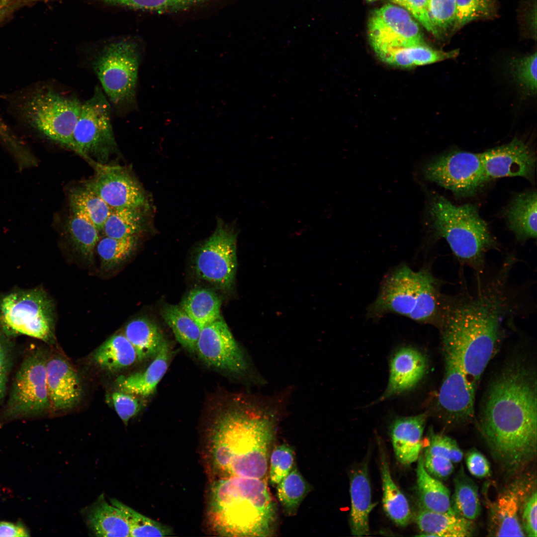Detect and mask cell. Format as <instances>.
I'll list each match as a JSON object with an SVG mask.
<instances>
[{
  "mask_svg": "<svg viewBox=\"0 0 537 537\" xmlns=\"http://www.w3.org/2000/svg\"><path fill=\"white\" fill-rule=\"evenodd\" d=\"M426 180L452 191L457 197L473 196L485 183L480 154L454 151L437 156L421 169Z\"/></svg>",
  "mask_w": 537,
  "mask_h": 537,
  "instance_id": "7c38bea8",
  "label": "cell"
},
{
  "mask_svg": "<svg viewBox=\"0 0 537 537\" xmlns=\"http://www.w3.org/2000/svg\"><path fill=\"white\" fill-rule=\"evenodd\" d=\"M443 343L445 369L438 404L448 422H468L474 417L475 392L467 382L455 349L447 342Z\"/></svg>",
  "mask_w": 537,
  "mask_h": 537,
  "instance_id": "5bb4252c",
  "label": "cell"
},
{
  "mask_svg": "<svg viewBox=\"0 0 537 537\" xmlns=\"http://www.w3.org/2000/svg\"><path fill=\"white\" fill-rule=\"evenodd\" d=\"M293 388L271 395L235 394L216 415L209 433L213 479L231 476L263 479L269 447L286 415Z\"/></svg>",
  "mask_w": 537,
  "mask_h": 537,
  "instance_id": "6da1fadb",
  "label": "cell"
},
{
  "mask_svg": "<svg viewBox=\"0 0 537 537\" xmlns=\"http://www.w3.org/2000/svg\"><path fill=\"white\" fill-rule=\"evenodd\" d=\"M161 315L181 345L190 353L195 352L201 328L180 306L167 305L161 310Z\"/></svg>",
  "mask_w": 537,
  "mask_h": 537,
  "instance_id": "d590c367",
  "label": "cell"
},
{
  "mask_svg": "<svg viewBox=\"0 0 537 537\" xmlns=\"http://www.w3.org/2000/svg\"><path fill=\"white\" fill-rule=\"evenodd\" d=\"M4 375V361L3 358H0V387L2 383Z\"/></svg>",
  "mask_w": 537,
  "mask_h": 537,
  "instance_id": "6f0895ef",
  "label": "cell"
},
{
  "mask_svg": "<svg viewBox=\"0 0 537 537\" xmlns=\"http://www.w3.org/2000/svg\"><path fill=\"white\" fill-rule=\"evenodd\" d=\"M426 420V414H422L398 419L392 425V445L401 463L408 465L418 460L423 446Z\"/></svg>",
  "mask_w": 537,
  "mask_h": 537,
  "instance_id": "7402d4cb",
  "label": "cell"
},
{
  "mask_svg": "<svg viewBox=\"0 0 537 537\" xmlns=\"http://www.w3.org/2000/svg\"><path fill=\"white\" fill-rule=\"evenodd\" d=\"M380 469L382 483V503L388 517L397 525H407L411 512L406 497L398 488L390 474L385 454L380 449Z\"/></svg>",
  "mask_w": 537,
  "mask_h": 537,
  "instance_id": "1f68e13d",
  "label": "cell"
},
{
  "mask_svg": "<svg viewBox=\"0 0 537 537\" xmlns=\"http://www.w3.org/2000/svg\"><path fill=\"white\" fill-rule=\"evenodd\" d=\"M480 155L486 182L506 177L533 179L536 155L522 140L514 139L508 144L490 149Z\"/></svg>",
  "mask_w": 537,
  "mask_h": 537,
  "instance_id": "ac0fdd59",
  "label": "cell"
},
{
  "mask_svg": "<svg viewBox=\"0 0 537 537\" xmlns=\"http://www.w3.org/2000/svg\"><path fill=\"white\" fill-rule=\"evenodd\" d=\"M47 359L39 353L23 362L13 386L10 406L16 414H37L50 409L46 379Z\"/></svg>",
  "mask_w": 537,
  "mask_h": 537,
  "instance_id": "2e32d148",
  "label": "cell"
},
{
  "mask_svg": "<svg viewBox=\"0 0 537 537\" xmlns=\"http://www.w3.org/2000/svg\"><path fill=\"white\" fill-rule=\"evenodd\" d=\"M143 209L127 207L111 209L102 231L105 236L115 239L136 235L144 228Z\"/></svg>",
  "mask_w": 537,
  "mask_h": 537,
  "instance_id": "8d00e7d4",
  "label": "cell"
},
{
  "mask_svg": "<svg viewBox=\"0 0 537 537\" xmlns=\"http://www.w3.org/2000/svg\"><path fill=\"white\" fill-rule=\"evenodd\" d=\"M537 200L536 191L521 193L514 197L506 209L509 227L521 241L537 238Z\"/></svg>",
  "mask_w": 537,
  "mask_h": 537,
  "instance_id": "4316f807",
  "label": "cell"
},
{
  "mask_svg": "<svg viewBox=\"0 0 537 537\" xmlns=\"http://www.w3.org/2000/svg\"><path fill=\"white\" fill-rule=\"evenodd\" d=\"M429 32L435 36L439 34L433 25L428 11V0H408L406 8Z\"/></svg>",
  "mask_w": 537,
  "mask_h": 537,
  "instance_id": "f907efd6",
  "label": "cell"
},
{
  "mask_svg": "<svg viewBox=\"0 0 537 537\" xmlns=\"http://www.w3.org/2000/svg\"><path fill=\"white\" fill-rule=\"evenodd\" d=\"M276 495L287 515H294L303 499L310 490V486L296 467L276 484Z\"/></svg>",
  "mask_w": 537,
  "mask_h": 537,
  "instance_id": "f35d334b",
  "label": "cell"
},
{
  "mask_svg": "<svg viewBox=\"0 0 537 537\" xmlns=\"http://www.w3.org/2000/svg\"><path fill=\"white\" fill-rule=\"evenodd\" d=\"M418 461L417 487L422 508L439 513L452 511L448 488L427 472L422 455H420Z\"/></svg>",
  "mask_w": 537,
  "mask_h": 537,
  "instance_id": "4dcf8cb0",
  "label": "cell"
},
{
  "mask_svg": "<svg viewBox=\"0 0 537 537\" xmlns=\"http://www.w3.org/2000/svg\"><path fill=\"white\" fill-rule=\"evenodd\" d=\"M427 367L425 357L411 348H403L391 359L388 384L380 400L407 391L423 377Z\"/></svg>",
  "mask_w": 537,
  "mask_h": 537,
  "instance_id": "ffe728a7",
  "label": "cell"
},
{
  "mask_svg": "<svg viewBox=\"0 0 537 537\" xmlns=\"http://www.w3.org/2000/svg\"><path fill=\"white\" fill-rule=\"evenodd\" d=\"M103 1L122 5L135 9H141L142 0H99Z\"/></svg>",
  "mask_w": 537,
  "mask_h": 537,
  "instance_id": "11a10c76",
  "label": "cell"
},
{
  "mask_svg": "<svg viewBox=\"0 0 537 537\" xmlns=\"http://www.w3.org/2000/svg\"><path fill=\"white\" fill-rule=\"evenodd\" d=\"M416 522L422 533L420 536L465 537L471 536L473 533L471 521L453 510L439 513L422 508L418 512Z\"/></svg>",
  "mask_w": 537,
  "mask_h": 537,
  "instance_id": "484cf974",
  "label": "cell"
},
{
  "mask_svg": "<svg viewBox=\"0 0 537 537\" xmlns=\"http://www.w3.org/2000/svg\"><path fill=\"white\" fill-rule=\"evenodd\" d=\"M195 353L206 364L227 372L251 386L261 387L267 383L221 316L201 329Z\"/></svg>",
  "mask_w": 537,
  "mask_h": 537,
  "instance_id": "9c48e42d",
  "label": "cell"
},
{
  "mask_svg": "<svg viewBox=\"0 0 537 537\" xmlns=\"http://www.w3.org/2000/svg\"><path fill=\"white\" fill-rule=\"evenodd\" d=\"M46 379L50 409L66 411L79 404L83 395L81 380L66 358L55 355L47 360Z\"/></svg>",
  "mask_w": 537,
  "mask_h": 537,
  "instance_id": "d6986e66",
  "label": "cell"
},
{
  "mask_svg": "<svg viewBox=\"0 0 537 537\" xmlns=\"http://www.w3.org/2000/svg\"><path fill=\"white\" fill-rule=\"evenodd\" d=\"M111 113L109 101L96 87L92 96L82 104L73 134L75 152L100 164L107 161L117 148Z\"/></svg>",
  "mask_w": 537,
  "mask_h": 537,
  "instance_id": "8fae6325",
  "label": "cell"
},
{
  "mask_svg": "<svg viewBox=\"0 0 537 537\" xmlns=\"http://www.w3.org/2000/svg\"><path fill=\"white\" fill-rule=\"evenodd\" d=\"M84 186L98 195L111 208L147 207L144 191L127 171L117 167L102 168Z\"/></svg>",
  "mask_w": 537,
  "mask_h": 537,
  "instance_id": "e0dca14e",
  "label": "cell"
},
{
  "mask_svg": "<svg viewBox=\"0 0 537 537\" xmlns=\"http://www.w3.org/2000/svg\"><path fill=\"white\" fill-rule=\"evenodd\" d=\"M423 459L427 472L437 479L448 478L453 470V462L443 456L425 452Z\"/></svg>",
  "mask_w": 537,
  "mask_h": 537,
  "instance_id": "c3c4849f",
  "label": "cell"
},
{
  "mask_svg": "<svg viewBox=\"0 0 537 537\" xmlns=\"http://www.w3.org/2000/svg\"><path fill=\"white\" fill-rule=\"evenodd\" d=\"M392 2L397 4L405 8L407 6L408 0H390Z\"/></svg>",
  "mask_w": 537,
  "mask_h": 537,
  "instance_id": "680465c9",
  "label": "cell"
},
{
  "mask_svg": "<svg viewBox=\"0 0 537 537\" xmlns=\"http://www.w3.org/2000/svg\"><path fill=\"white\" fill-rule=\"evenodd\" d=\"M0 137L2 138L5 141L9 142V144L12 145L15 143L13 142L14 139L13 138V136L10 134L7 126L3 122V121L0 119Z\"/></svg>",
  "mask_w": 537,
  "mask_h": 537,
  "instance_id": "9f6ffc18",
  "label": "cell"
},
{
  "mask_svg": "<svg viewBox=\"0 0 537 537\" xmlns=\"http://www.w3.org/2000/svg\"><path fill=\"white\" fill-rule=\"evenodd\" d=\"M69 200L72 212L84 215L99 232L102 231L111 210L104 200L85 186L72 189L69 194Z\"/></svg>",
  "mask_w": 537,
  "mask_h": 537,
  "instance_id": "e575fe53",
  "label": "cell"
},
{
  "mask_svg": "<svg viewBox=\"0 0 537 537\" xmlns=\"http://www.w3.org/2000/svg\"><path fill=\"white\" fill-rule=\"evenodd\" d=\"M141 53L128 39L109 43L91 61L92 68L111 105L120 113L136 107L138 72Z\"/></svg>",
  "mask_w": 537,
  "mask_h": 537,
  "instance_id": "52a82bcc",
  "label": "cell"
},
{
  "mask_svg": "<svg viewBox=\"0 0 537 537\" xmlns=\"http://www.w3.org/2000/svg\"><path fill=\"white\" fill-rule=\"evenodd\" d=\"M66 231L76 253L86 262L92 263L95 247L99 240V232L95 226L84 215L72 212Z\"/></svg>",
  "mask_w": 537,
  "mask_h": 537,
  "instance_id": "d6a6232c",
  "label": "cell"
},
{
  "mask_svg": "<svg viewBox=\"0 0 537 537\" xmlns=\"http://www.w3.org/2000/svg\"><path fill=\"white\" fill-rule=\"evenodd\" d=\"M537 492L530 496L526 503L522 514L523 529L529 537H536L537 532Z\"/></svg>",
  "mask_w": 537,
  "mask_h": 537,
  "instance_id": "681fc988",
  "label": "cell"
},
{
  "mask_svg": "<svg viewBox=\"0 0 537 537\" xmlns=\"http://www.w3.org/2000/svg\"><path fill=\"white\" fill-rule=\"evenodd\" d=\"M453 28L458 29L476 19L488 16L493 9L492 0H455Z\"/></svg>",
  "mask_w": 537,
  "mask_h": 537,
  "instance_id": "b9f144b4",
  "label": "cell"
},
{
  "mask_svg": "<svg viewBox=\"0 0 537 537\" xmlns=\"http://www.w3.org/2000/svg\"><path fill=\"white\" fill-rule=\"evenodd\" d=\"M112 405L125 425L141 410L143 404L138 396L118 390L110 396Z\"/></svg>",
  "mask_w": 537,
  "mask_h": 537,
  "instance_id": "bcb514c9",
  "label": "cell"
},
{
  "mask_svg": "<svg viewBox=\"0 0 537 537\" xmlns=\"http://www.w3.org/2000/svg\"><path fill=\"white\" fill-rule=\"evenodd\" d=\"M428 11L431 21L439 34L453 28L455 0H428Z\"/></svg>",
  "mask_w": 537,
  "mask_h": 537,
  "instance_id": "ee69618b",
  "label": "cell"
},
{
  "mask_svg": "<svg viewBox=\"0 0 537 537\" xmlns=\"http://www.w3.org/2000/svg\"><path fill=\"white\" fill-rule=\"evenodd\" d=\"M92 358L101 368L116 372L130 366L137 360L136 351L124 334H114L94 352Z\"/></svg>",
  "mask_w": 537,
  "mask_h": 537,
  "instance_id": "f546056e",
  "label": "cell"
},
{
  "mask_svg": "<svg viewBox=\"0 0 537 537\" xmlns=\"http://www.w3.org/2000/svg\"><path fill=\"white\" fill-rule=\"evenodd\" d=\"M2 347H1V344H0V358H3V353H2Z\"/></svg>",
  "mask_w": 537,
  "mask_h": 537,
  "instance_id": "91938a15",
  "label": "cell"
},
{
  "mask_svg": "<svg viewBox=\"0 0 537 537\" xmlns=\"http://www.w3.org/2000/svg\"><path fill=\"white\" fill-rule=\"evenodd\" d=\"M454 492L451 508L460 516L471 521L478 518L481 511L478 489L473 481L461 468L454 480Z\"/></svg>",
  "mask_w": 537,
  "mask_h": 537,
  "instance_id": "74e56055",
  "label": "cell"
},
{
  "mask_svg": "<svg viewBox=\"0 0 537 537\" xmlns=\"http://www.w3.org/2000/svg\"><path fill=\"white\" fill-rule=\"evenodd\" d=\"M384 63L409 68L449 59V52L436 50L425 43L407 47H390L374 50Z\"/></svg>",
  "mask_w": 537,
  "mask_h": 537,
  "instance_id": "83f0119b",
  "label": "cell"
},
{
  "mask_svg": "<svg viewBox=\"0 0 537 537\" xmlns=\"http://www.w3.org/2000/svg\"><path fill=\"white\" fill-rule=\"evenodd\" d=\"M428 199L427 221L434 235L445 239L461 262L481 270L486 253L497 244L477 208L454 205L439 194Z\"/></svg>",
  "mask_w": 537,
  "mask_h": 537,
  "instance_id": "5b68a950",
  "label": "cell"
},
{
  "mask_svg": "<svg viewBox=\"0 0 537 537\" xmlns=\"http://www.w3.org/2000/svg\"><path fill=\"white\" fill-rule=\"evenodd\" d=\"M350 495L351 533L356 537L367 536L369 534V514L375 504L371 501V487L366 464L358 467L352 474Z\"/></svg>",
  "mask_w": 537,
  "mask_h": 537,
  "instance_id": "603a6c76",
  "label": "cell"
},
{
  "mask_svg": "<svg viewBox=\"0 0 537 537\" xmlns=\"http://www.w3.org/2000/svg\"><path fill=\"white\" fill-rule=\"evenodd\" d=\"M123 334L133 346L139 361L155 356L166 341L158 326L143 317L130 321Z\"/></svg>",
  "mask_w": 537,
  "mask_h": 537,
  "instance_id": "f1b7e54d",
  "label": "cell"
},
{
  "mask_svg": "<svg viewBox=\"0 0 537 537\" xmlns=\"http://www.w3.org/2000/svg\"><path fill=\"white\" fill-rule=\"evenodd\" d=\"M440 295L437 280L429 270L415 271L406 265L401 266L383 279L367 314L374 319L394 313L412 320L420 319L435 309Z\"/></svg>",
  "mask_w": 537,
  "mask_h": 537,
  "instance_id": "8992f818",
  "label": "cell"
},
{
  "mask_svg": "<svg viewBox=\"0 0 537 537\" xmlns=\"http://www.w3.org/2000/svg\"><path fill=\"white\" fill-rule=\"evenodd\" d=\"M209 518L215 533L228 537H267L273 533L276 506L261 479H213Z\"/></svg>",
  "mask_w": 537,
  "mask_h": 537,
  "instance_id": "277c9868",
  "label": "cell"
},
{
  "mask_svg": "<svg viewBox=\"0 0 537 537\" xmlns=\"http://www.w3.org/2000/svg\"><path fill=\"white\" fill-rule=\"evenodd\" d=\"M294 453L292 448L286 444L276 446L270 459L269 479L272 485L277 484L294 466Z\"/></svg>",
  "mask_w": 537,
  "mask_h": 537,
  "instance_id": "7bdbcfd3",
  "label": "cell"
},
{
  "mask_svg": "<svg viewBox=\"0 0 537 537\" xmlns=\"http://www.w3.org/2000/svg\"><path fill=\"white\" fill-rule=\"evenodd\" d=\"M368 35L374 50L425 43L418 24L407 10L390 4L372 12Z\"/></svg>",
  "mask_w": 537,
  "mask_h": 537,
  "instance_id": "9a60e30c",
  "label": "cell"
},
{
  "mask_svg": "<svg viewBox=\"0 0 537 537\" xmlns=\"http://www.w3.org/2000/svg\"><path fill=\"white\" fill-rule=\"evenodd\" d=\"M237 266L236 234L218 220L213 233L197 251L195 272L218 288L229 290L234 283Z\"/></svg>",
  "mask_w": 537,
  "mask_h": 537,
  "instance_id": "4fadbf2b",
  "label": "cell"
},
{
  "mask_svg": "<svg viewBox=\"0 0 537 537\" xmlns=\"http://www.w3.org/2000/svg\"><path fill=\"white\" fill-rule=\"evenodd\" d=\"M137 243L136 235L122 239L105 236L99 240L96 249L101 268L108 270L121 264L133 252Z\"/></svg>",
  "mask_w": 537,
  "mask_h": 537,
  "instance_id": "ab89813d",
  "label": "cell"
},
{
  "mask_svg": "<svg viewBox=\"0 0 537 537\" xmlns=\"http://www.w3.org/2000/svg\"><path fill=\"white\" fill-rule=\"evenodd\" d=\"M425 452L443 456L453 463L460 462L463 457V452L456 442L440 434L432 435Z\"/></svg>",
  "mask_w": 537,
  "mask_h": 537,
  "instance_id": "7dc6e473",
  "label": "cell"
},
{
  "mask_svg": "<svg viewBox=\"0 0 537 537\" xmlns=\"http://www.w3.org/2000/svg\"><path fill=\"white\" fill-rule=\"evenodd\" d=\"M43 290L13 291L0 298V324L10 333L26 335L49 344L55 342V313Z\"/></svg>",
  "mask_w": 537,
  "mask_h": 537,
  "instance_id": "30bf717a",
  "label": "cell"
},
{
  "mask_svg": "<svg viewBox=\"0 0 537 537\" xmlns=\"http://www.w3.org/2000/svg\"><path fill=\"white\" fill-rule=\"evenodd\" d=\"M82 514L90 533L96 537H130V528L120 509L101 494Z\"/></svg>",
  "mask_w": 537,
  "mask_h": 537,
  "instance_id": "44dd1931",
  "label": "cell"
},
{
  "mask_svg": "<svg viewBox=\"0 0 537 537\" xmlns=\"http://www.w3.org/2000/svg\"><path fill=\"white\" fill-rule=\"evenodd\" d=\"M466 464L469 472L476 477H485L490 474V466L488 460L477 450H472L467 454Z\"/></svg>",
  "mask_w": 537,
  "mask_h": 537,
  "instance_id": "816d5d0a",
  "label": "cell"
},
{
  "mask_svg": "<svg viewBox=\"0 0 537 537\" xmlns=\"http://www.w3.org/2000/svg\"><path fill=\"white\" fill-rule=\"evenodd\" d=\"M494 459L514 472L535 456L537 442V382L533 371L516 361L492 382L480 421Z\"/></svg>",
  "mask_w": 537,
  "mask_h": 537,
  "instance_id": "7a4b0ae2",
  "label": "cell"
},
{
  "mask_svg": "<svg viewBox=\"0 0 537 537\" xmlns=\"http://www.w3.org/2000/svg\"><path fill=\"white\" fill-rule=\"evenodd\" d=\"M24 2L25 0H0V18L16 5Z\"/></svg>",
  "mask_w": 537,
  "mask_h": 537,
  "instance_id": "db71d44e",
  "label": "cell"
},
{
  "mask_svg": "<svg viewBox=\"0 0 537 537\" xmlns=\"http://www.w3.org/2000/svg\"><path fill=\"white\" fill-rule=\"evenodd\" d=\"M82 104L76 95L43 87L28 97L22 110L32 127L48 139L74 151L73 134Z\"/></svg>",
  "mask_w": 537,
  "mask_h": 537,
  "instance_id": "ba28073f",
  "label": "cell"
},
{
  "mask_svg": "<svg viewBox=\"0 0 537 537\" xmlns=\"http://www.w3.org/2000/svg\"><path fill=\"white\" fill-rule=\"evenodd\" d=\"M501 282L446 308L440 324L443 341L456 351L467 382L475 392L501 336L507 297Z\"/></svg>",
  "mask_w": 537,
  "mask_h": 537,
  "instance_id": "3957f363",
  "label": "cell"
},
{
  "mask_svg": "<svg viewBox=\"0 0 537 537\" xmlns=\"http://www.w3.org/2000/svg\"><path fill=\"white\" fill-rule=\"evenodd\" d=\"M221 300L213 291L205 288L190 291L180 306L201 329L220 316Z\"/></svg>",
  "mask_w": 537,
  "mask_h": 537,
  "instance_id": "836d02e7",
  "label": "cell"
},
{
  "mask_svg": "<svg viewBox=\"0 0 537 537\" xmlns=\"http://www.w3.org/2000/svg\"><path fill=\"white\" fill-rule=\"evenodd\" d=\"M110 502L124 515L130 528V537H165L172 534L167 526L141 514L120 501L112 499Z\"/></svg>",
  "mask_w": 537,
  "mask_h": 537,
  "instance_id": "60d3db41",
  "label": "cell"
},
{
  "mask_svg": "<svg viewBox=\"0 0 537 537\" xmlns=\"http://www.w3.org/2000/svg\"><path fill=\"white\" fill-rule=\"evenodd\" d=\"M520 494L511 488L500 494L491 505L489 515L490 533L497 537H524L519 511Z\"/></svg>",
  "mask_w": 537,
  "mask_h": 537,
  "instance_id": "cb8c5ba5",
  "label": "cell"
},
{
  "mask_svg": "<svg viewBox=\"0 0 537 537\" xmlns=\"http://www.w3.org/2000/svg\"><path fill=\"white\" fill-rule=\"evenodd\" d=\"M170 356V348L166 341L145 370L117 378L118 389L143 397L152 395L168 369Z\"/></svg>",
  "mask_w": 537,
  "mask_h": 537,
  "instance_id": "d4e9b609",
  "label": "cell"
},
{
  "mask_svg": "<svg viewBox=\"0 0 537 537\" xmlns=\"http://www.w3.org/2000/svg\"><path fill=\"white\" fill-rule=\"evenodd\" d=\"M28 536V533L23 527L9 522H0V537H23Z\"/></svg>",
  "mask_w": 537,
  "mask_h": 537,
  "instance_id": "f5cc1de1",
  "label": "cell"
},
{
  "mask_svg": "<svg viewBox=\"0 0 537 537\" xmlns=\"http://www.w3.org/2000/svg\"><path fill=\"white\" fill-rule=\"evenodd\" d=\"M514 76L518 83L530 93L537 90V53L513 60L511 63Z\"/></svg>",
  "mask_w": 537,
  "mask_h": 537,
  "instance_id": "f6af8a7d",
  "label": "cell"
},
{
  "mask_svg": "<svg viewBox=\"0 0 537 537\" xmlns=\"http://www.w3.org/2000/svg\"><path fill=\"white\" fill-rule=\"evenodd\" d=\"M367 0L368 1H374V0Z\"/></svg>",
  "mask_w": 537,
  "mask_h": 537,
  "instance_id": "94428289",
  "label": "cell"
}]
</instances>
